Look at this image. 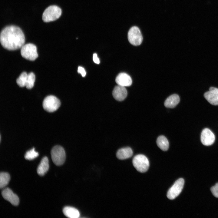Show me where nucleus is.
Wrapping results in <instances>:
<instances>
[{"label": "nucleus", "mask_w": 218, "mask_h": 218, "mask_svg": "<svg viewBox=\"0 0 218 218\" xmlns=\"http://www.w3.org/2000/svg\"><path fill=\"white\" fill-rule=\"evenodd\" d=\"M0 41L4 48L8 50H14L21 48L25 42V39L20 28L10 25L5 27L1 31Z\"/></svg>", "instance_id": "1"}, {"label": "nucleus", "mask_w": 218, "mask_h": 218, "mask_svg": "<svg viewBox=\"0 0 218 218\" xmlns=\"http://www.w3.org/2000/svg\"><path fill=\"white\" fill-rule=\"evenodd\" d=\"M61 10L56 5H51L47 8L44 12L42 19L45 22H49L58 19L61 14Z\"/></svg>", "instance_id": "2"}, {"label": "nucleus", "mask_w": 218, "mask_h": 218, "mask_svg": "<svg viewBox=\"0 0 218 218\" xmlns=\"http://www.w3.org/2000/svg\"><path fill=\"white\" fill-rule=\"evenodd\" d=\"M51 155L53 162L57 166L63 164L65 162L66 155L65 150L61 146H54L51 149Z\"/></svg>", "instance_id": "3"}, {"label": "nucleus", "mask_w": 218, "mask_h": 218, "mask_svg": "<svg viewBox=\"0 0 218 218\" xmlns=\"http://www.w3.org/2000/svg\"><path fill=\"white\" fill-rule=\"evenodd\" d=\"M20 53L23 58L30 61L35 60L38 56L37 47L32 43L23 45L21 48Z\"/></svg>", "instance_id": "4"}, {"label": "nucleus", "mask_w": 218, "mask_h": 218, "mask_svg": "<svg viewBox=\"0 0 218 218\" xmlns=\"http://www.w3.org/2000/svg\"><path fill=\"white\" fill-rule=\"evenodd\" d=\"M132 163L137 170L140 173L146 172L149 168V160L143 155L138 154L135 156L133 159Z\"/></svg>", "instance_id": "5"}, {"label": "nucleus", "mask_w": 218, "mask_h": 218, "mask_svg": "<svg viewBox=\"0 0 218 218\" xmlns=\"http://www.w3.org/2000/svg\"><path fill=\"white\" fill-rule=\"evenodd\" d=\"M61 102L56 97L50 95L46 97L42 103L44 109L49 112H52L56 111L60 107Z\"/></svg>", "instance_id": "6"}, {"label": "nucleus", "mask_w": 218, "mask_h": 218, "mask_svg": "<svg viewBox=\"0 0 218 218\" xmlns=\"http://www.w3.org/2000/svg\"><path fill=\"white\" fill-rule=\"evenodd\" d=\"M128 39L132 45L138 46L140 45L143 41V37L139 28L133 26L129 29L128 33Z\"/></svg>", "instance_id": "7"}, {"label": "nucleus", "mask_w": 218, "mask_h": 218, "mask_svg": "<svg viewBox=\"0 0 218 218\" xmlns=\"http://www.w3.org/2000/svg\"><path fill=\"white\" fill-rule=\"evenodd\" d=\"M184 183V180L182 178H180L176 181L168 190L167 194V197L171 200L175 199L181 192Z\"/></svg>", "instance_id": "8"}, {"label": "nucleus", "mask_w": 218, "mask_h": 218, "mask_svg": "<svg viewBox=\"0 0 218 218\" xmlns=\"http://www.w3.org/2000/svg\"><path fill=\"white\" fill-rule=\"evenodd\" d=\"M215 136L209 129L205 128L203 130L201 134V141L203 144L210 146L212 144L215 140Z\"/></svg>", "instance_id": "9"}, {"label": "nucleus", "mask_w": 218, "mask_h": 218, "mask_svg": "<svg viewBox=\"0 0 218 218\" xmlns=\"http://www.w3.org/2000/svg\"><path fill=\"white\" fill-rule=\"evenodd\" d=\"M204 96L206 100L211 104L218 105V88L210 87L209 91L205 92Z\"/></svg>", "instance_id": "10"}, {"label": "nucleus", "mask_w": 218, "mask_h": 218, "mask_svg": "<svg viewBox=\"0 0 218 218\" xmlns=\"http://www.w3.org/2000/svg\"><path fill=\"white\" fill-rule=\"evenodd\" d=\"M2 195L3 198L10 203L12 205L17 206L19 203V199L16 194L13 193L9 188H6L2 192Z\"/></svg>", "instance_id": "11"}, {"label": "nucleus", "mask_w": 218, "mask_h": 218, "mask_svg": "<svg viewBox=\"0 0 218 218\" xmlns=\"http://www.w3.org/2000/svg\"><path fill=\"white\" fill-rule=\"evenodd\" d=\"M127 91L125 87L118 85L115 87L113 91V97L117 100H124L127 95Z\"/></svg>", "instance_id": "12"}, {"label": "nucleus", "mask_w": 218, "mask_h": 218, "mask_svg": "<svg viewBox=\"0 0 218 218\" xmlns=\"http://www.w3.org/2000/svg\"><path fill=\"white\" fill-rule=\"evenodd\" d=\"M115 81L119 85L126 87L130 86L132 80L130 77L125 73H121L116 77Z\"/></svg>", "instance_id": "13"}, {"label": "nucleus", "mask_w": 218, "mask_h": 218, "mask_svg": "<svg viewBox=\"0 0 218 218\" xmlns=\"http://www.w3.org/2000/svg\"><path fill=\"white\" fill-rule=\"evenodd\" d=\"M49 168V161L46 157H44L42 159L37 169L38 174L41 176L44 175L48 171Z\"/></svg>", "instance_id": "14"}, {"label": "nucleus", "mask_w": 218, "mask_h": 218, "mask_svg": "<svg viewBox=\"0 0 218 218\" xmlns=\"http://www.w3.org/2000/svg\"><path fill=\"white\" fill-rule=\"evenodd\" d=\"M132 150L129 147L121 148L117 152L116 156L120 160H124L131 157L133 155Z\"/></svg>", "instance_id": "15"}, {"label": "nucleus", "mask_w": 218, "mask_h": 218, "mask_svg": "<svg viewBox=\"0 0 218 218\" xmlns=\"http://www.w3.org/2000/svg\"><path fill=\"white\" fill-rule=\"evenodd\" d=\"M180 101L179 96L177 94H173L167 98L165 101L164 105L167 108H174L179 103Z\"/></svg>", "instance_id": "16"}, {"label": "nucleus", "mask_w": 218, "mask_h": 218, "mask_svg": "<svg viewBox=\"0 0 218 218\" xmlns=\"http://www.w3.org/2000/svg\"><path fill=\"white\" fill-rule=\"evenodd\" d=\"M63 212L65 216L70 218H78L80 216L79 211L72 207H65L63 210Z\"/></svg>", "instance_id": "17"}, {"label": "nucleus", "mask_w": 218, "mask_h": 218, "mask_svg": "<svg viewBox=\"0 0 218 218\" xmlns=\"http://www.w3.org/2000/svg\"><path fill=\"white\" fill-rule=\"evenodd\" d=\"M157 146L162 150L167 151L169 148V142L164 136H159L157 139Z\"/></svg>", "instance_id": "18"}, {"label": "nucleus", "mask_w": 218, "mask_h": 218, "mask_svg": "<svg viewBox=\"0 0 218 218\" xmlns=\"http://www.w3.org/2000/svg\"><path fill=\"white\" fill-rule=\"evenodd\" d=\"M10 179L9 174L7 173L2 172L0 174V188H3L8 184Z\"/></svg>", "instance_id": "19"}, {"label": "nucleus", "mask_w": 218, "mask_h": 218, "mask_svg": "<svg viewBox=\"0 0 218 218\" xmlns=\"http://www.w3.org/2000/svg\"><path fill=\"white\" fill-rule=\"evenodd\" d=\"M35 78V75L33 72H31L28 74L25 84V87L27 88L30 89L33 87Z\"/></svg>", "instance_id": "20"}, {"label": "nucleus", "mask_w": 218, "mask_h": 218, "mask_svg": "<svg viewBox=\"0 0 218 218\" xmlns=\"http://www.w3.org/2000/svg\"><path fill=\"white\" fill-rule=\"evenodd\" d=\"M28 74L26 72H23L16 80L17 84L21 87L25 86Z\"/></svg>", "instance_id": "21"}, {"label": "nucleus", "mask_w": 218, "mask_h": 218, "mask_svg": "<svg viewBox=\"0 0 218 218\" xmlns=\"http://www.w3.org/2000/svg\"><path fill=\"white\" fill-rule=\"evenodd\" d=\"M38 155V153L35 151V148H33L26 152L25 155V158L26 160H31L36 158Z\"/></svg>", "instance_id": "22"}, {"label": "nucleus", "mask_w": 218, "mask_h": 218, "mask_svg": "<svg viewBox=\"0 0 218 218\" xmlns=\"http://www.w3.org/2000/svg\"><path fill=\"white\" fill-rule=\"evenodd\" d=\"M211 192L214 197L218 198V183L211 187L210 189Z\"/></svg>", "instance_id": "23"}, {"label": "nucleus", "mask_w": 218, "mask_h": 218, "mask_svg": "<svg viewBox=\"0 0 218 218\" xmlns=\"http://www.w3.org/2000/svg\"><path fill=\"white\" fill-rule=\"evenodd\" d=\"M78 73H80L83 77H85L86 75V72L85 69L81 66L78 67Z\"/></svg>", "instance_id": "24"}, {"label": "nucleus", "mask_w": 218, "mask_h": 218, "mask_svg": "<svg viewBox=\"0 0 218 218\" xmlns=\"http://www.w3.org/2000/svg\"><path fill=\"white\" fill-rule=\"evenodd\" d=\"M93 60L94 62L96 64H99L100 63L99 59L97 57V54L96 53L93 54Z\"/></svg>", "instance_id": "25"}]
</instances>
